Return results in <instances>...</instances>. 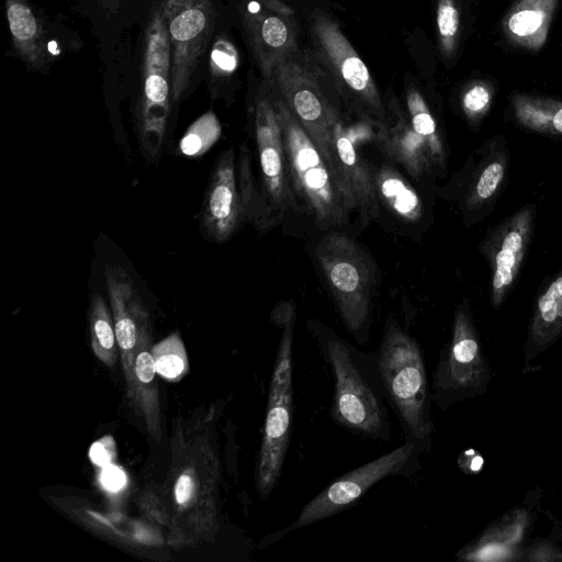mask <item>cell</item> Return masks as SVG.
Instances as JSON below:
<instances>
[{"label": "cell", "mask_w": 562, "mask_h": 562, "mask_svg": "<svg viewBox=\"0 0 562 562\" xmlns=\"http://www.w3.org/2000/svg\"><path fill=\"white\" fill-rule=\"evenodd\" d=\"M306 325L333 374L331 418L362 437L390 441L389 402L375 353L356 349L317 319Z\"/></svg>", "instance_id": "6da1fadb"}, {"label": "cell", "mask_w": 562, "mask_h": 562, "mask_svg": "<svg viewBox=\"0 0 562 562\" xmlns=\"http://www.w3.org/2000/svg\"><path fill=\"white\" fill-rule=\"evenodd\" d=\"M375 356L389 405L405 441L415 443L422 453L429 451L434 434L431 394L417 340L389 316Z\"/></svg>", "instance_id": "7a4b0ae2"}, {"label": "cell", "mask_w": 562, "mask_h": 562, "mask_svg": "<svg viewBox=\"0 0 562 562\" xmlns=\"http://www.w3.org/2000/svg\"><path fill=\"white\" fill-rule=\"evenodd\" d=\"M274 102L291 188L302 210L321 229L341 228L356 211L351 191L335 176L319 150L278 94Z\"/></svg>", "instance_id": "3957f363"}, {"label": "cell", "mask_w": 562, "mask_h": 562, "mask_svg": "<svg viewBox=\"0 0 562 562\" xmlns=\"http://www.w3.org/2000/svg\"><path fill=\"white\" fill-rule=\"evenodd\" d=\"M295 304L282 301L271 312L281 337L269 384L263 436L258 458L256 483L261 497L267 498L278 485L294 420L293 344Z\"/></svg>", "instance_id": "277c9868"}, {"label": "cell", "mask_w": 562, "mask_h": 562, "mask_svg": "<svg viewBox=\"0 0 562 562\" xmlns=\"http://www.w3.org/2000/svg\"><path fill=\"white\" fill-rule=\"evenodd\" d=\"M315 257L345 327L363 344L376 272L372 258L355 239L338 231L322 237Z\"/></svg>", "instance_id": "5b68a950"}, {"label": "cell", "mask_w": 562, "mask_h": 562, "mask_svg": "<svg viewBox=\"0 0 562 562\" xmlns=\"http://www.w3.org/2000/svg\"><path fill=\"white\" fill-rule=\"evenodd\" d=\"M143 86L136 123L145 151L155 157L164 142L171 102V47L161 0H155L144 32Z\"/></svg>", "instance_id": "8992f818"}, {"label": "cell", "mask_w": 562, "mask_h": 562, "mask_svg": "<svg viewBox=\"0 0 562 562\" xmlns=\"http://www.w3.org/2000/svg\"><path fill=\"white\" fill-rule=\"evenodd\" d=\"M314 53L328 70L346 104L363 120L380 122L385 113L372 75L339 25L323 12L310 19Z\"/></svg>", "instance_id": "52a82bcc"}, {"label": "cell", "mask_w": 562, "mask_h": 562, "mask_svg": "<svg viewBox=\"0 0 562 562\" xmlns=\"http://www.w3.org/2000/svg\"><path fill=\"white\" fill-rule=\"evenodd\" d=\"M314 70L315 68L297 61L293 54L276 67L269 82L286 103L335 176L349 189L339 171L333 146V126L340 113L325 94Z\"/></svg>", "instance_id": "ba28073f"}, {"label": "cell", "mask_w": 562, "mask_h": 562, "mask_svg": "<svg viewBox=\"0 0 562 562\" xmlns=\"http://www.w3.org/2000/svg\"><path fill=\"white\" fill-rule=\"evenodd\" d=\"M420 454L415 443L405 441L392 451L340 475L302 508L293 524L272 535V542L291 531L348 509L385 477L414 474L419 468Z\"/></svg>", "instance_id": "9c48e42d"}, {"label": "cell", "mask_w": 562, "mask_h": 562, "mask_svg": "<svg viewBox=\"0 0 562 562\" xmlns=\"http://www.w3.org/2000/svg\"><path fill=\"white\" fill-rule=\"evenodd\" d=\"M252 132L258 155L261 196L272 227L289 212H302L291 188L274 94L260 91L255 100Z\"/></svg>", "instance_id": "30bf717a"}, {"label": "cell", "mask_w": 562, "mask_h": 562, "mask_svg": "<svg viewBox=\"0 0 562 562\" xmlns=\"http://www.w3.org/2000/svg\"><path fill=\"white\" fill-rule=\"evenodd\" d=\"M171 47V102L186 94L213 29L214 0H161Z\"/></svg>", "instance_id": "8fae6325"}, {"label": "cell", "mask_w": 562, "mask_h": 562, "mask_svg": "<svg viewBox=\"0 0 562 562\" xmlns=\"http://www.w3.org/2000/svg\"><path fill=\"white\" fill-rule=\"evenodd\" d=\"M484 368L479 342L468 317H456L450 345L441 356L432 376L434 400L441 407L477 387L483 380Z\"/></svg>", "instance_id": "7c38bea8"}, {"label": "cell", "mask_w": 562, "mask_h": 562, "mask_svg": "<svg viewBox=\"0 0 562 562\" xmlns=\"http://www.w3.org/2000/svg\"><path fill=\"white\" fill-rule=\"evenodd\" d=\"M201 218L204 232L216 243L231 238L246 218L233 148L225 150L213 168Z\"/></svg>", "instance_id": "4fadbf2b"}, {"label": "cell", "mask_w": 562, "mask_h": 562, "mask_svg": "<svg viewBox=\"0 0 562 562\" xmlns=\"http://www.w3.org/2000/svg\"><path fill=\"white\" fill-rule=\"evenodd\" d=\"M243 23L258 66L269 81L276 67L296 52L293 18L276 13L259 1L243 11Z\"/></svg>", "instance_id": "5bb4252c"}, {"label": "cell", "mask_w": 562, "mask_h": 562, "mask_svg": "<svg viewBox=\"0 0 562 562\" xmlns=\"http://www.w3.org/2000/svg\"><path fill=\"white\" fill-rule=\"evenodd\" d=\"M384 106L383 119L374 123L376 145L387 161L400 165L413 179L422 180L434 170L424 143L396 98H389Z\"/></svg>", "instance_id": "9a60e30c"}, {"label": "cell", "mask_w": 562, "mask_h": 562, "mask_svg": "<svg viewBox=\"0 0 562 562\" xmlns=\"http://www.w3.org/2000/svg\"><path fill=\"white\" fill-rule=\"evenodd\" d=\"M333 146L339 171L356 200L357 225L366 228L381 214L373 168L359 151L356 140L339 116L333 126Z\"/></svg>", "instance_id": "2e32d148"}, {"label": "cell", "mask_w": 562, "mask_h": 562, "mask_svg": "<svg viewBox=\"0 0 562 562\" xmlns=\"http://www.w3.org/2000/svg\"><path fill=\"white\" fill-rule=\"evenodd\" d=\"M104 273L116 342L122 352L130 353L137 345L138 335L147 325V315L134 283L124 269L106 266Z\"/></svg>", "instance_id": "e0dca14e"}, {"label": "cell", "mask_w": 562, "mask_h": 562, "mask_svg": "<svg viewBox=\"0 0 562 562\" xmlns=\"http://www.w3.org/2000/svg\"><path fill=\"white\" fill-rule=\"evenodd\" d=\"M380 206L405 225L417 226L425 218L420 195L395 168L382 165L373 169Z\"/></svg>", "instance_id": "ac0fdd59"}, {"label": "cell", "mask_w": 562, "mask_h": 562, "mask_svg": "<svg viewBox=\"0 0 562 562\" xmlns=\"http://www.w3.org/2000/svg\"><path fill=\"white\" fill-rule=\"evenodd\" d=\"M13 47L26 66L40 70L48 56L42 26L27 0H4Z\"/></svg>", "instance_id": "d6986e66"}, {"label": "cell", "mask_w": 562, "mask_h": 562, "mask_svg": "<svg viewBox=\"0 0 562 562\" xmlns=\"http://www.w3.org/2000/svg\"><path fill=\"white\" fill-rule=\"evenodd\" d=\"M406 106L409 122L424 143L432 168L443 164V145L436 120L422 93L414 87L406 89Z\"/></svg>", "instance_id": "ffe728a7"}, {"label": "cell", "mask_w": 562, "mask_h": 562, "mask_svg": "<svg viewBox=\"0 0 562 562\" xmlns=\"http://www.w3.org/2000/svg\"><path fill=\"white\" fill-rule=\"evenodd\" d=\"M222 127L213 111L199 116L186 131L179 143L187 157H199L206 153L221 137Z\"/></svg>", "instance_id": "44dd1931"}, {"label": "cell", "mask_w": 562, "mask_h": 562, "mask_svg": "<svg viewBox=\"0 0 562 562\" xmlns=\"http://www.w3.org/2000/svg\"><path fill=\"white\" fill-rule=\"evenodd\" d=\"M524 246V233L519 229L510 231L504 237L501 249L495 258L493 278L495 295L499 296L502 292L512 284Z\"/></svg>", "instance_id": "7402d4cb"}, {"label": "cell", "mask_w": 562, "mask_h": 562, "mask_svg": "<svg viewBox=\"0 0 562 562\" xmlns=\"http://www.w3.org/2000/svg\"><path fill=\"white\" fill-rule=\"evenodd\" d=\"M90 328L95 353L103 357L113 356L115 330L106 303L100 293H95L90 306Z\"/></svg>", "instance_id": "603a6c76"}, {"label": "cell", "mask_w": 562, "mask_h": 562, "mask_svg": "<svg viewBox=\"0 0 562 562\" xmlns=\"http://www.w3.org/2000/svg\"><path fill=\"white\" fill-rule=\"evenodd\" d=\"M157 372L167 380H177L187 369L184 347L173 334L157 344L151 349Z\"/></svg>", "instance_id": "cb8c5ba5"}, {"label": "cell", "mask_w": 562, "mask_h": 562, "mask_svg": "<svg viewBox=\"0 0 562 562\" xmlns=\"http://www.w3.org/2000/svg\"><path fill=\"white\" fill-rule=\"evenodd\" d=\"M210 74L214 80L231 77L238 66V50L225 35H218L211 48Z\"/></svg>", "instance_id": "d4e9b609"}, {"label": "cell", "mask_w": 562, "mask_h": 562, "mask_svg": "<svg viewBox=\"0 0 562 562\" xmlns=\"http://www.w3.org/2000/svg\"><path fill=\"white\" fill-rule=\"evenodd\" d=\"M460 24L459 11L453 0H438L436 25L440 46L445 53H450L454 46Z\"/></svg>", "instance_id": "484cf974"}, {"label": "cell", "mask_w": 562, "mask_h": 562, "mask_svg": "<svg viewBox=\"0 0 562 562\" xmlns=\"http://www.w3.org/2000/svg\"><path fill=\"white\" fill-rule=\"evenodd\" d=\"M546 18V13L542 10L522 9L509 18L508 29L519 37L531 36L543 26Z\"/></svg>", "instance_id": "4316f807"}, {"label": "cell", "mask_w": 562, "mask_h": 562, "mask_svg": "<svg viewBox=\"0 0 562 562\" xmlns=\"http://www.w3.org/2000/svg\"><path fill=\"white\" fill-rule=\"evenodd\" d=\"M504 175L502 164L493 162L488 165L476 183V193L480 199L490 198L498 187Z\"/></svg>", "instance_id": "83f0119b"}, {"label": "cell", "mask_w": 562, "mask_h": 562, "mask_svg": "<svg viewBox=\"0 0 562 562\" xmlns=\"http://www.w3.org/2000/svg\"><path fill=\"white\" fill-rule=\"evenodd\" d=\"M488 102L490 92L481 85L470 88L463 95V106L469 113L481 112Z\"/></svg>", "instance_id": "f1b7e54d"}, {"label": "cell", "mask_w": 562, "mask_h": 562, "mask_svg": "<svg viewBox=\"0 0 562 562\" xmlns=\"http://www.w3.org/2000/svg\"><path fill=\"white\" fill-rule=\"evenodd\" d=\"M156 372L153 353L146 350L138 352L135 359V374L138 381L149 384L154 380Z\"/></svg>", "instance_id": "f546056e"}, {"label": "cell", "mask_w": 562, "mask_h": 562, "mask_svg": "<svg viewBox=\"0 0 562 562\" xmlns=\"http://www.w3.org/2000/svg\"><path fill=\"white\" fill-rule=\"evenodd\" d=\"M101 483L108 491L119 492L126 484V475L121 468L108 464L101 473Z\"/></svg>", "instance_id": "4dcf8cb0"}, {"label": "cell", "mask_w": 562, "mask_h": 562, "mask_svg": "<svg viewBox=\"0 0 562 562\" xmlns=\"http://www.w3.org/2000/svg\"><path fill=\"white\" fill-rule=\"evenodd\" d=\"M109 439L110 438L105 440L104 438L103 440L97 441L91 446L89 457L94 464L106 467L110 463L113 451L111 449L112 443L108 445Z\"/></svg>", "instance_id": "1f68e13d"}, {"label": "cell", "mask_w": 562, "mask_h": 562, "mask_svg": "<svg viewBox=\"0 0 562 562\" xmlns=\"http://www.w3.org/2000/svg\"><path fill=\"white\" fill-rule=\"evenodd\" d=\"M194 484L193 480L189 474H181L179 479L177 480L176 486H175V497L176 501L179 504H186L193 491Z\"/></svg>", "instance_id": "d6a6232c"}, {"label": "cell", "mask_w": 562, "mask_h": 562, "mask_svg": "<svg viewBox=\"0 0 562 562\" xmlns=\"http://www.w3.org/2000/svg\"><path fill=\"white\" fill-rule=\"evenodd\" d=\"M259 1L263 7L268 8L269 10H271L276 13H279V14H282L285 16H292V18L294 16L293 9L280 0H259Z\"/></svg>", "instance_id": "836d02e7"}, {"label": "cell", "mask_w": 562, "mask_h": 562, "mask_svg": "<svg viewBox=\"0 0 562 562\" xmlns=\"http://www.w3.org/2000/svg\"><path fill=\"white\" fill-rule=\"evenodd\" d=\"M553 125L557 131L562 132V108L553 116Z\"/></svg>", "instance_id": "e575fe53"}]
</instances>
